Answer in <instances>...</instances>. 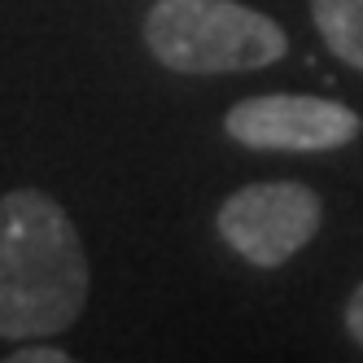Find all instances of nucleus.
Returning <instances> with one entry per match:
<instances>
[{"label":"nucleus","instance_id":"1","mask_svg":"<svg viewBox=\"0 0 363 363\" xmlns=\"http://www.w3.org/2000/svg\"><path fill=\"white\" fill-rule=\"evenodd\" d=\"M88 302V258L66 211L40 189L0 197V337L66 333Z\"/></svg>","mask_w":363,"mask_h":363},{"label":"nucleus","instance_id":"2","mask_svg":"<svg viewBox=\"0 0 363 363\" xmlns=\"http://www.w3.org/2000/svg\"><path fill=\"white\" fill-rule=\"evenodd\" d=\"M145 44L179 74L263 70L284 53V31L237 0H158L145 18Z\"/></svg>","mask_w":363,"mask_h":363},{"label":"nucleus","instance_id":"3","mask_svg":"<svg viewBox=\"0 0 363 363\" xmlns=\"http://www.w3.org/2000/svg\"><path fill=\"white\" fill-rule=\"evenodd\" d=\"M320 232V197L294 179L245 184L219 206V237L250 258L254 267H280L315 241Z\"/></svg>","mask_w":363,"mask_h":363},{"label":"nucleus","instance_id":"4","mask_svg":"<svg viewBox=\"0 0 363 363\" xmlns=\"http://www.w3.org/2000/svg\"><path fill=\"white\" fill-rule=\"evenodd\" d=\"M223 127L245 149L320 153V149L350 145L359 136V114L337 106V101H324V96L276 92V96H250L241 106H232Z\"/></svg>","mask_w":363,"mask_h":363},{"label":"nucleus","instance_id":"5","mask_svg":"<svg viewBox=\"0 0 363 363\" xmlns=\"http://www.w3.org/2000/svg\"><path fill=\"white\" fill-rule=\"evenodd\" d=\"M311 18L333 57L363 70V0H311Z\"/></svg>","mask_w":363,"mask_h":363},{"label":"nucleus","instance_id":"6","mask_svg":"<svg viewBox=\"0 0 363 363\" xmlns=\"http://www.w3.org/2000/svg\"><path fill=\"white\" fill-rule=\"evenodd\" d=\"M9 359L13 363H66L70 354L66 350H53V346H27V350H13Z\"/></svg>","mask_w":363,"mask_h":363},{"label":"nucleus","instance_id":"7","mask_svg":"<svg viewBox=\"0 0 363 363\" xmlns=\"http://www.w3.org/2000/svg\"><path fill=\"white\" fill-rule=\"evenodd\" d=\"M346 328H350V337L363 346V284L354 289V298H350V306H346Z\"/></svg>","mask_w":363,"mask_h":363}]
</instances>
